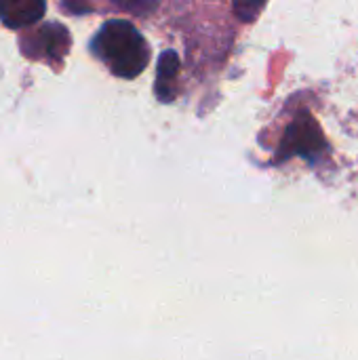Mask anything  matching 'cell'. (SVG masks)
I'll list each match as a JSON object with an SVG mask.
<instances>
[{"label": "cell", "instance_id": "1", "mask_svg": "<svg viewBox=\"0 0 358 360\" xmlns=\"http://www.w3.org/2000/svg\"><path fill=\"white\" fill-rule=\"evenodd\" d=\"M95 55L118 78H137L150 63V49L137 27L124 19H112L101 25L93 38Z\"/></svg>", "mask_w": 358, "mask_h": 360}, {"label": "cell", "instance_id": "2", "mask_svg": "<svg viewBox=\"0 0 358 360\" xmlns=\"http://www.w3.org/2000/svg\"><path fill=\"white\" fill-rule=\"evenodd\" d=\"M327 148L325 143V137H323V131L319 127V122L308 114V112H302L287 129L285 133V139H283V146L279 150V160H285L289 156H319L323 150Z\"/></svg>", "mask_w": 358, "mask_h": 360}, {"label": "cell", "instance_id": "3", "mask_svg": "<svg viewBox=\"0 0 358 360\" xmlns=\"http://www.w3.org/2000/svg\"><path fill=\"white\" fill-rule=\"evenodd\" d=\"M27 40L23 44V51L32 57V59H38V57H44L49 61L53 59H63L68 49H70V34L68 30L61 25V23H46L42 25L34 36L30 38H23Z\"/></svg>", "mask_w": 358, "mask_h": 360}, {"label": "cell", "instance_id": "4", "mask_svg": "<svg viewBox=\"0 0 358 360\" xmlns=\"http://www.w3.org/2000/svg\"><path fill=\"white\" fill-rule=\"evenodd\" d=\"M46 0H0V19L11 30L34 25L44 17Z\"/></svg>", "mask_w": 358, "mask_h": 360}, {"label": "cell", "instance_id": "5", "mask_svg": "<svg viewBox=\"0 0 358 360\" xmlns=\"http://www.w3.org/2000/svg\"><path fill=\"white\" fill-rule=\"evenodd\" d=\"M156 97L160 101H173L177 95V76H179V59L173 51H165L156 65Z\"/></svg>", "mask_w": 358, "mask_h": 360}, {"label": "cell", "instance_id": "6", "mask_svg": "<svg viewBox=\"0 0 358 360\" xmlns=\"http://www.w3.org/2000/svg\"><path fill=\"white\" fill-rule=\"evenodd\" d=\"M268 0H234V13L243 21H253L260 17Z\"/></svg>", "mask_w": 358, "mask_h": 360}, {"label": "cell", "instance_id": "7", "mask_svg": "<svg viewBox=\"0 0 358 360\" xmlns=\"http://www.w3.org/2000/svg\"><path fill=\"white\" fill-rule=\"evenodd\" d=\"M120 8L129 11V13H135V15H148L152 13L160 0H114Z\"/></svg>", "mask_w": 358, "mask_h": 360}]
</instances>
